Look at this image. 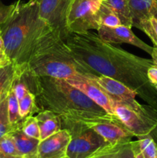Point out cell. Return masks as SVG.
<instances>
[{"label":"cell","mask_w":157,"mask_h":158,"mask_svg":"<svg viewBox=\"0 0 157 158\" xmlns=\"http://www.w3.org/2000/svg\"><path fill=\"white\" fill-rule=\"evenodd\" d=\"M0 158H24L22 157H18V156H12V155H7V154H4L0 153Z\"/></svg>","instance_id":"cell-34"},{"label":"cell","mask_w":157,"mask_h":158,"mask_svg":"<svg viewBox=\"0 0 157 158\" xmlns=\"http://www.w3.org/2000/svg\"><path fill=\"white\" fill-rule=\"evenodd\" d=\"M127 143V142H126ZM126 143H118V144H109L107 146L104 147V148H101L100 150H99L98 151H96L95 153H94L93 154L90 155L87 158H113L115 157V154L117 153V151L119 150V148H121L122 145Z\"/></svg>","instance_id":"cell-27"},{"label":"cell","mask_w":157,"mask_h":158,"mask_svg":"<svg viewBox=\"0 0 157 158\" xmlns=\"http://www.w3.org/2000/svg\"><path fill=\"white\" fill-rule=\"evenodd\" d=\"M96 17L99 26L103 25V26H109V27H115V26L123 25L118 15L112 9L105 6L103 3L99 9Z\"/></svg>","instance_id":"cell-22"},{"label":"cell","mask_w":157,"mask_h":158,"mask_svg":"<svg viewBox=\"0 0 157 158\" xmlns=\"http://www.w3.org/2000/svg\"><path fill=\"white\" fill-rule=\"evenodd\" d=\"M83 122L110 144L129 142L133 137V135L121 123L104 120H84Z\"/></svg>","instance_id":"cell-12"},{"label":"cell","mask_w":157,"mask_h":158,"mask_svg":"<svg viewBox=\"0 0 157 158\" xmlns=\"http://www.w3.org/2000/svg\"><path fill=\"white\" fill-rule=\"evenodd\" d=\"M71 140V134L67 129L40 140L37 158H64L67 154L68 146Z\"/></svg>","instance_id":"cell-13"},{"label":"cell","mask_w":157,"mask_h":158,"mask_svg":"<svg viewBox=\"0 0 157 158\" xmlns=\"http://www.w3.org/2000/svg\"><path fill=\"white\" fill-rule=\"evenodd\" d=\"M132 150H133L134 155H135V158H145L144 156H143V152H142L141 149L139 148L138 140L132 141Z\"/></svg>","instance_id":"cell-32"},{"label":"cell","mask_w":157,"mask_h":158,"mask_svg":"<svg viewBox=\"0 0 157 158\" xmlns=\"http://www.w3.org/2000/svg\"><path fill=\"white\" fill-rule=\"evenodd\" d=\"M129 7L135 23L157 14V0H129Z\"/></svg>","instance_id":"cell-16"},{"label":"cell","mask_w":157,"mask_h":158,"mask_svg":"<svg viewBox=\"0 0 157 158\" xmlns=\"http://www.w3.org/2000/svg\"><path fill=\"white\" fill-rule=\"evenodd\" d=\"M1 66H2V64L1 61H0V67H1Z\"/></svg>","instance_id":"cell-35"},{"label":"cell","mask_w":157,"mask_h":158,"mask_svg":"<svg viewBox=\"0 0 157 158\" xmlns=\"http://www.w3.org/2000/svg\"><path fill=\"white\" fill-rule=\"evenodd\" d=\"M62 127L67 129L71 134L66 154L68 158H87L110 144L81 120L62 118Z\"/></svg>","instance_id":"cell-5"},{"label":"cell","mask_w":157,"mask_h":158,"mask_svg":"<svg viewBox=\"0 0 157 158\" xmlns=\"http://www.w3.org/2000/svg\"><path fill=\"white\" fill-rule=\"evenodd\" d=\"M75 1H76V0H72V3H73L74 2H75Z\"/></svg>","instance_id":"cell-36"},{"label":"cell","mask_w":157,"mask_h":158,"mask_svg":"<svg viewBox=\"0 0 157 158\" xmlns=\"http://www.w3.org/2000/svg\"><path fill=\"white\" fill-rule=\"evenodd\" d=\"M10 134L13 137L15 146L21 157L37 158L39 140L26 135L22 129V124L12 130Z\"/></svg>","instance_id":"cell-14"},{"label":"cell","mask_w":157,"mask_h":158,"mask_svg":"<svg viewBox=\"0 0 157 158\" xmlns=\"http://www.w3.org/2000/svg\"><path fill=\"white\" fill-rule=\"evenodd\" d=\"M147 75L150 83L155 89H157V66L154 65L151 66L148 69Z\"/></svg>","instance_id":"cell-30"},{"label":"cell","mask_w":157,"mask_h":158,"mask_svg":"<svg viewBox=\"0 0 157 158\" xmlns=\"http://www.w3.org/2000/svg\"><path fill=\"white\" fill-rule=\"evenodd\" d=\"M73 56L94 75L119 81L157 110V89L147 72L152 60L142 58L103 41L95 32L69 33L64 39Z\"/></svg>","instance_id":"cell-1"},{"label":"cell","mask_w":157,"mask_h":158,"mask_svg":"<svg viewBox=\"0 0 157 158\" xmlns=\"http://www.w3.org/2000/svg\"><path fill=\"white\" fill-rule=\"evenodd\" d=\"M103 0H76L69 9L66 19V35L83 33L91 29L98 30L97 13Z\"/></svg>","instance_id":"cell-6"},{"label":"cell","mask_w":157,"mask_h":158,"mask_svg":"<svg viewBox=\"0 0 157 158\" xmlns=\"http://www.w3.org/2000/svg\"><path fill=\"white\" fill-rule=\"evenodd\" d=\"M23 132L29 137L40 140V131L38 121L35 116L31 115L25 117L22 123Z\"/></svg>","instance_id":"cell-25"},{"label":"cell","mask_w":157,"mask_h":158,"mask_svg":"<svg viewBox=\"0 0 157 158\" xmlns=\"http://www.w3.org/2000/svg\"><path fill=\"white\" fill-rule=\"evenodd\" d=\"M103 4L118 15L122 24L132 27L133 20L129 7V0H103Z\"/></svg>","instance_id":"cell-18"},{"label":"cell","mask_w":157,"mask_h":158,"mask_svg":"<svg viewBox=\"0 0 157 158\" xmlns=\"http://www.w3.org/2000/svg\"><path fill=\"white\" fill-rule=\"evenodd\" d=\"M30 77L40 110H49L61 118L69 120H104L121 123L116 117L108 114L66 80L49 77Z\"/></svg>","instance_id":"cell-3"},{"label":"cell","mask_w":157,"mask_h":158,"mask_svg":"<svg viewBox=\"0 0 157 158\" xmlns=\"http://www.w3.org/2000/svg\"><path fill=\"white\" fill-rule=\"evenodd\" d=\"M138 142L145 158H157V135L139 137Z\"/></svg>","instance_id":"cell-23"},{"label":"cell","mask_w":157,"mask_h":158,"mask_svg":"<svg viewBox=\"0 0 157 158\" xmlns=\"http://www.w3.org/2000/svg\"><path fill=\"white\" fill-rule=\"evenodd\" d=\"M151 57H152V64L154 66H157V46H155L154 45L152 46V52L151 53Z\"/></svg>","instance_id":"cell-33"},{"label":"cell","mask_w":157,"mask_h":158,"mask_svg":"<svg viewBox=\"0 0 157 158\" xmlns=\"http://www.w3.org/2000/svg\"><path fill=\"white\" fill-rule=\"evenodd\" d=\"M0 153L7 154V155L21 157L19 155L18 150H17L16 146H15L13 137H12L10 133L5 136V137H3L0 140Z\"/></svg>","instance_id":"cell-26"},{"label":"cell","mask_w":157,"mask_h":158,"mask_svg":"<svg viewBox=\"0 0 157 158\" xmlns=\"http://www.w3.org/2000/svg\"><path fill=\"white\" fill-rule=\"evenodd\" d=\"M12 131L8 112V95L0 103V140Z\"/></svg>","instance_id":"cell-24"},{"label":"cell","mask_w":157,"mask_h":158,"mask_svg":"<svg viewBox=\"0 0 157 158\" xmlns=\"http://www.w3.org/2000/svg\"><path fill=\"white\" fill-rule=\"evenodd\" d=\"M8 112H9V121H10L12 130L22 123L23 119L22 118L19 114L18 100L14 92L12 85L8 94Z\"/></svg>","instance_id":"cell-19"},{"label":"cell","mask_w":157,"mask_h":158,"mask_svg":"<svg viewBox=\"0 0 157 158\" xmlns=\"http://www.w3.org/2000/svg\"><path fill=\"white\" fill-rule=\"evenodd\" d=\"M40 131V140L62 130V118L49 110H41L35 116Z\"/></svg>","instance_id":"cell-15"},{"label":"cell","mask_w":157,"mask_h":158,"mask_svg":"<svg viewBox=\"0 0 157 158\" xmlns=\"http://www.w3.org/2000/svg\"><path fill=\"white\" fill-rule=\"evenodd\" d=\"M113 158H135L132 147V140L122 145Z\"/></svg>","instance_id":"cell-29"},{"label":"cell","mask_w":157,"mask_h":158,"mask_svg":"<svg viewBox=\"0 0 157 158\" xmlns=\"http://www.w3.org/2000/svg\"><path fill=\"white\" fill-rule=\"evenodd\" d=\"M155 16H156V17H157V14H155Z\"/></svg>","instance_id":"cell-37"},{"label":"cell","mask_w":157,"mask_h":158,"mask_svg":"<svg viewBox=\"0 0 157 158\" xmlns=\"http://www.w3.org/2000/svg\"><path fill=\"white\" fill-rule=\"evenodd\" d=\"M64 158H68V157H64Z\"/></svg>","instance_id":"cell-38"},{"label":"cell","mask_w":157,"mask_h":158,"mask_svg":"<svg viewBox=\"0 0 157 158\" xmlns=\"http://www.w3.org/2000/svg\"><path fill=\"white\" fill-rule=\"evenodd\" d=\"M20 1L7 21L0 25V31L8 59L26 72L34 52L56 30L40 17L36 0Z\"/></svg>","instance_id":"cell-2"},{"label":"cell","mask_w":157,"mask_h":158,"mask_svg":"<svg viewBox=\"0 0 157 158\" xmlns=\"http://www.w3.org/2000/svg\"><path fill=\"white\" fill-rule=\"evenodd\" d=\"M132 26L138 28L149 37L153 44L157 46V17L155 15L133 23Z\"/></svg>","instance_id":"cell-21"},{"label":"cell","mask_w":157,"mask_h":158,"mask_svg":"<svg viewBox=\"0 0 157 158\" xmlns=\"http://www.w3.org/2000/svg\"><path fill=\"white\" fill-rule=\"evenodd\" d=\"M114 114L123 126L137 138L157 134V110L152 108L147 112L133 110L124 105L114 103Z\"/></svg>","instance_id":"cell-7"},{"label":"cell","mask_w":157,"mask_h":158,"mask_svg":"<svg viewBox=\"0 0 157 158\" xmlns=\"http://www.w3.org/2000/svg\"><path fill=\"white\" fill-rule=\"evenodd\" d=\"M93 76L81 77L75 80H67L66 81L81 90L94 103L104 109L108 114L115 117L113 111V101L103 90V88L92 79Z\"/></svg>","instance_id":"cell-11"},{"label":"cell","mask_w":157,"mask_h":158,"mask_svg":"<svg viewBox=\"0 0 157 158\" xmlns=\"http://www.w3.org/2000/svg\"><path fill=\"white\" fill-rule=\"evenodd\" d=\"M25 74L64 80L94 75L77 61L58 31L34 52L26 65Z\"/></svg>","instance_id":"cell-4"},{"label":"cell","mask_w":157,"mask_h":158,"mask_svg":"<svg viewBox=\"0 0 157 158\" xmlns=\"http://www.w3.org/2000/svg\"><path fill=\"white\" fill-rule=\"evenodd\" d=\"M18 104H19V114L22 119L28 116L33 115L35 112L40 111L39 106H37L36 104L35 95L29 89L26 92L23 98L18 100Z\"/></svg>","instance_id":"cell-20"},{"label":"cell","mask_w":157,"mask_h":158,"mask_svg":"<svg viewBox=\"0 0 157 158\" xmlns=\"http://www.w3.org/2000/svg\"><path fill=\"white\" fill-rule=\"evenodd\" d=\"M92 79L103 88L113 103L124 105L137 112H147L152 109L149 105H142L135 99L137 94L119 81L103 75L93 76Z\"/></svg>","instance_id":"cell-8"},{"label":"cell","mask_w":157,"mask_h":158,"mask_svg":"<svg viewBox=\"0 0 157 158\" xmlns=\"http://www.w3.org/2000/svg\"><path fill=\"white\" fill-rule=\"evenodd\" d=\"M39 15L52 29L66 37V19L72 0H36Z\"/></svg>","instance_id":"cell-9"},{"label":"cell","mask_w":157,"mask_h":158,"mask_svg":"<svg viewBox=\"0 0 157 158\" xmlns=\"http://www.w3.org/2000/svg\"><path fill=\"white\" fill-rule=\"evenodd\" d=\"M97 32H98L99 37L106 43L111 44L126 43V44L132 45L143 49L149 55H151L152 52V46L146 44L139 37H137L129 26L121 25L115 27H109V26L101 25L99 27Z\"/></svg>","instance_id":"cell-10"},{"label":"cell","mask_w":157,"mask_h":158,"mask_svg":"<svg viewBox=\"0 0 157 158\" xmlns=\"http://www.w3.org/2000/svg\"><path fill=\"white\" fill-rule=\"evenodd\" d=\"M20 72L23 71L12 63L0 67V103L9 94L13 81Z\"/></svg>","instance_id":"cell-17"},{"label":"cell","mask_w":157,"mask_h":158,"mask_svg":"<svg viewBox=\"0 0 157 158\" xmlns=\"http://www.w3.org/2000/svg\"><path fill=\"white\" fill-rule=\"evenodd\" d=\"M0 61H1L2 64L3 66L9 64V63H12L10 61H9V60L8 59L7 56H6V54L4 43H3L2 38L1 31H0Z\"/></svg>","instance_id":"cell-31"},{"label":"cell","mask_w":157,"mask_h":158,"mask_svg":"<svg viewBox=\"0 0 157 158\" xmlns=\"http://www.w3.org/2000/svg\"><path fill=\"white\" fill-rule=\"evenodd\" d=\"M18 1L15 2V3L9 6H6V5L2 4L0 2V25L3 24L7 21L8 19L11 16L13 12L15 11V8H16L17 5H18Z\"/></svg>","instance_id":"cell-28"}]
</instances>
